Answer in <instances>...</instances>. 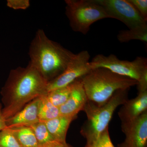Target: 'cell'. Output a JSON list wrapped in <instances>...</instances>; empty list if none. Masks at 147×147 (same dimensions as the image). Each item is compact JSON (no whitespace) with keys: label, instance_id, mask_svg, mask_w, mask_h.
Wrapping results in <instances>:
<instances>
[{"label":"cell","instance_id":"cell-1","mask_svg":"<svg viewBox=\"0 0 147 147\" xmlns=\"http://www.w3.org/2000/svg\"><path fill=\"white\" fill-rule=\"evenodd\" d=\"M47 84L30 62L26 67L11 69L1 91L6 120L32 100L46 94Z\"/></svg>","mask_w":147,"mask_h":147},{"label":"cell","instance_id":"cell-2","mask_svg":"<svg viewBox=\"0 0 147 147\" xmlns=\"http://www.w3.org/2000/svg\"><path fill=\"white\" fill-rule=\"evenodd\" d=\"M75 55L49 39L42 29L37 31L29 48L30 62L47 83L64 71Z\"/></svg>","mask_w":147,"mask_h":147},{"label":"cell","instance_id":"cell-3","mask_svg":"<svg viewBox=\"0 0 147 147\" xmlns=\"http://www.w3.org/2000/svg\"><path fill=\"white\" fill-rule=\"evenodd\" d=\"M88 100L98 105L105 103L117 91L137 85L136 80L104 68L92 69L81 78Z\"/></svg>","mask_w":147,"mask_h":147},{"label":"cell","instance_id":"cell-4","mask_svg":"<svg viewBox=\"0 0 147 147\" xmlns=\"http://www.w3.org/2000/svg\"><path fill=\"white\" fill-rule=\"evenodd\" d=\"M129 89L117 91L108 101L102 105H98L88 100L82 110L86 113L87 120L80 131V133L86 139L87 142L96 139L108 128L115 110L128 100Z\"/></svg>","mask_w":147,"mask_h":147},{"label":"cell","instance_id":"cell-5","mask_svg":"<svg viewBox=\"0 0 147 147\" xmlns=\"http://www.w3.org/2000/svg\"><path fill=\"white\" fill-rule=\"evenodd\" d=\"M65 13L74 31L86 34L92 24L110 18L104 9L94 0H65Z\"/></svg>","mask_w":147,"mask_h":147},{"label":"cell","instance_id":"cell-6","mask_svg":"<svg viewBox=\"0 0 147 147\" xmlns=\"http://www.w3.org/2000/svg\"><path fill=\"white\" fill-rule=\"evenodd\" d=\"M92 69L104 68L119 75L128 77L138 82L142 74L147 71V58L137 57L134 60H122L115 55H96L90 62Z\"/></svg>","mask_w":147,"mask_h":147},{"label":"cell","instance_id":"cell-7","mask_svg":"<svg viewBox=\"0 0 147 147\" xmlns=\"http://www.w3.org/2000/svg\"><path fill=\"white\" fill-rule=\"evenodd\" d=\"M105 9L110 18L123 23L129 30L147 29L145 21L128 0H94Z\"/></svg>","mask_w":147,"mask_h":147},{"label":"cell","instance_id":"cell-8","mask_svg":"<svg viewBox=\"0 0 147 147\" xmlns=\"http://www.w3.org/2000/svg\"><path fill=\"white\" fill-rule=\"evenodd\" d=\"M90 57L87 50L75 54L64 71L47 83V92L66 86L89 73L92 69Z\"/></svg>","mask_w":147,"mask_h":147},{"label":"cell","instance_id":"cell-9","mask_svg":"<svg viewBox=\"0 0 147 147\" xmlns=\"http://www.w3.org/2000/svg\"><path fill=\"white\" fill-rule=\"evenodd\" d=\"M121 129L125 139L118 147H147V111L134 120L121 123Z\"/></svg>","mask_w":147,"mask_h":147},{"label":"cell","instance_id":"cell-10","mask_svg":"<svg viewBox=\"0 0 147 147\" xmlns=\"http://www.w3.org/2000/svg\"><path fill=\"white\" fill-rule=\"evenodd\" d=\"M88 100L81 78L74 82L73 89L68 99L59 107L60 115L76 117Z\"/></svg>","mask_w":147,"mask_h":147},{"label":"cell","instance_id":"cell-11","mask_svg":"<svg viewBox=\"0 0 147 147\" xmlns=\"http://www.w3.org/2000/svg\"><path fill=\"white\" fill-rule=\"evenodd\" d=\"M39 97L27 104L15 115L6 120L7 128L30 126L39 121L38 117Z\"/></svg>","mask_w":147,"mask_h":147},{"label":"cell","instance_id":"cell-12","mask_svg":"<svg viewBox=\"0 0 147 147\" xmlns=\"http://www.w3.org/2000/svg\"><path fill=\"white\" fill-rule=\"evenodd\" d=\"M147 111V91L138 93L137 97L127 100L118 112L121 123L129 122Z\"/></svg>","mask_w":147,"mask_h":147},{"label":"cell","instance_id":"cell-13","mask_svg":"<svg viewBox=\"0 0 147 147\" xmlns=\"http://www.w3.org/2000/svg\"><path fill=\"white\" fill-rule=\"evenodd\" d=\"M76 118L60 115L44 122L55 140L66 143V138L69 127Z\"/></svg>","mask_w":147,"mask_h":147},{"label":"cell","instance_id":"cell-14","mask_svg":"<svg viewBox=\"0 0 147 147\" xmlns=\"http://www.w3.org/2000/svg\"><path fill=\"white\" fill-rule=\"evenodd\" d=\"M9 129L21 147L39 146V144L34 133L30 127L21 126Z\"/></svg>","mask_w":147,"mask_h":147},{"label":"cell","instance_id":"cell-15","mask_svg":"<svg viewBox=\"0 0 147 147\" xmlns=\"http://www.w3.org/2000/svg\"><path fill=\"white\" fill-rule=\"evenodd\" d=\"M38 117L39 121H46L60 116L59 108L53 105L46 94L39 97Z\"/></svg>","mask_w":147,"mask_h":147},{"label":"cell","instance_id":"cell-16","mask_svg":"<svg viewBox=\"0 0 147 147\" xmlns=\"http://www.w3.org/2000/svg\"><path fill=\"white\" fill-rule=\"evenodd\" d=\"M74 82L60 88L48 92L46 97L53 105L59 108L67 100L74 86Z\"/></svg>","mask_w":147,"mask_h":147},{"label":"cell","instance_id":"cell-17","mask_svg":"<svg viewBox=\"0 0 147 147\" xmlns=\"http://www.w3.org/2000/svg\"><path fill=\"white\" fill-rule=\"evenodd\" d=\"M117 37L121 42H127L132 40H138L147 42V29L124 30L119 32Z\"/></svg>","mask_w":147,"mask_h":147},{"label":"cell","instance_id":"cell-18","mask_svg":"<svg viewBox=\"0 0 147 147\" xmlns=\"http://www.w3.org/2000/svg\"><path fill=\"white\" fill-rule=\"evenodd\" d=\"M29 127L33 131L39 145L55 140L49 132L44 122L39 121Z\"/></svg>","mask_w":147,"mask_h":147},{"label":"cell","instance_id":"cell-19","mask_svg":"<svg viewBox=\"0 0 147 147\" xmlns=\"http://www.w3.org/2000/svg\"><path fill=\"white\" fill-rule=\"evenodd\" d=\"M84 147H115L111 141L108 127L96 139L87 142Z\"/></svg>","mask_w":147,"mask_h":147},{"label":"cell","instance_id":"cell-20","mask_svg":"<svg viewBox=\"0 0 147 147\" xmlns=\"http://www.w3.org/2000/svg\"><path fill=\"white\" fill-rule=\"evenodd\" d=\"M0 147H21L10 129L0 131Z\"/></svg>","mask_w":147,"mask_h":147},{"label":"cell","instance_id":"cell-21","mask_svg":"<svg viewBox=\"0 0 147 147\" xmlns=\"http://www.w3.org/2000/svg\"><path fill=\"white\" fill-rule=\"evenodd\" d=\"M142 18L147 21V0H128Z\"/></svg>","mask_w":147,"mask_h":147},{"label":"cell","instance_id":"cell-22","mask_svg":"<svg viewBox=\"0 0 147 147\" xmlns=\"http://www.w3.org/2000/svg\"><path fill=\"white\" fill-rule=\"evenodd\" d=\"M30 4L29 0H7V5L15 10H25L28 8Z\"/></svg>","mask_w":147,"mask_h":147},{"label":"cell","instance_id":"cell-23","mask_svg":"<svg viewBox=\"0 0 147 147\" xmlns=\"http://www.w3.org/2000/svg\"><path fill=\"white\" fill-rule=\"evenodd\" d=\"M138 93L147 91V71H145L137 82Z\"/></svg>","mask_w":147,"mask_h":147},{"label":"cell","instance_id":"cell-24","mask_svg":"<svg viewBox=\"0 0 147 147\" xmlns=\"http://www.w3.org/2000/svg\"><path fill=\"white\" fill-rule=\"evenodd\" d=\"M38 147H71V146L68 145L67 143H63L57 141L53 140L43 144L42 145H39Z\"/></svg>","mask_w":147,"mask_h":147},{"label":"cell","instance_id":"cell-25","mask_svg":"<svg viewBox=\"0 0 147 147\" xmlns=\"http://www.w3.org/2000/svg\"><path fill=\"white\" fill-rule=\"evenodd\" d=\"M3 106L0 103V131L7 128L6 120L3 114Z\"/></svg>","mask_w":147,"mask_h":147}]
</instances>
